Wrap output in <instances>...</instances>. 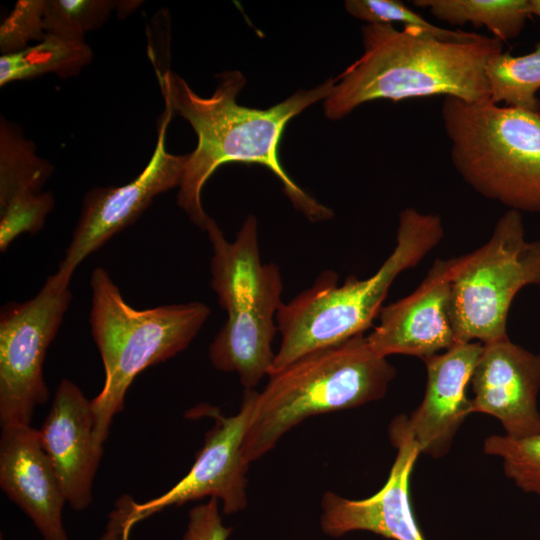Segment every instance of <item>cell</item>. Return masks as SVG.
I'll use <instances>...</instances> for the list:
<instances>
[{"label":"cell","mask_w":540,"mask_h":540,"mask_svg":"<svg viewBox=\"0 0 540 540\" xmlns=\"http://www.w3.org/2000/svg\"><path fill=\"white\" fill-rule=\"evenodd\" d=\"M165 108L186 119L198 142L188 154L179 185L177 204L198 227L205 230L210 217L202 207L201 192L215 170L229 162L264 165L281 181L285 195L310 221L333 216L327 206L300 188L283 169L278 147L288 121L315 102L326 99L335 79L300 90L268 109L241 106L237 95L246 83L238 70L217 76L218 85L210 97H201L176 73L155 68Z\"/></svg>","instance_id":"1"},{"label":"cell","mask_w":540,"mask_h":540,"mask_svg":"<svg viewBox=\"0 0 540 540\" xmlns=\"http://www.w3.org/2000/svg\"><path fill=\"white\" fill-rule=\"evenodd\" d=\"M364 52L341 75L324 100L327 118L345 117L378 99L401 101L445 95L467 102L490 99L488 60L503 52V42L480 34L472 40H441L392 24L362 27Z\"/></svg>","instance_id":"2"},{"label":"cell","mask_w":540,"mask_h":540,"mask_svg":"<svg viewBox=\"0 0 540 540\" xmlns=\"http://www.w3.org/2000/svg\"><path fill=\"white\" fill-rule=\"evenodd\" d=\"M443 235L440 215L406 208L399 214L395 247L372 276L349 275L339 285L338 275L324 270L309 288L282 303L276 315L281 342L268 376L313 350L364 333L397 276L418 265Z\"/></svg>","instance_id":"3"},{"label":"cell","mask_w":540,"mask_h":540,"mask_svg":"<svg viewBox=\"0 0 540 540\" xmlns=\"http://www.w3.org/2000/svg\"><path fill=\"white\" fill-rule=\"evenodd\" d=\"M396 370L355 335L313 350L269 376L257 395L242 453L250 464L308 417L383 398Z\"/></svg>","instance_id":"4"},{"label":"cell","mask_w":540,"mask_h":540,"mask_svg":"<svg viewBox=\"0 0 540 540\" xmlns=\"http://www.w3.org/2000/svg\"><path fill=\"white\" fill-rule=\"evenodd\" d=\"M90 327L104 366V384L91 400L96 445L103 449L113 417L144 369L185 350L210 316L203 302L138 310L122 297L109 273L97 267L90 279Z\"/></svg>","instance_id":"5"},{"label":"cell","mask_w":540,"mask_h":540,"mask_svg":"<svg viewBox=\"0 0 540 540\" xmlns=\"http://www.w3.org/2000/svg\"><path fill=\"white\" fill-rule=\"evenodd\" d=\"M205 231L212 247L211 287L227 319L209 346L212 365L235 372L244 389L269 375L275 354L276 315L283 283L274 263H262L255 216L248 215L229 242L212 218Z\"/></svg>","instance_id":"6"},{"label":"cell","mask_w":540,"mask_h":540,"mask_svg":"<svg viewBox=\"0 0 540 540\" xmlns=\"http://www.w3.org/2000/svg\"><path fill=\"white\" fill-rule=\"evenodd\" d=\"M450 158L478 194L509 210L540 213V111L446 96Z\"/></svg>","instance_id":"7"},{"label":"cell","mask_w":540,"mask_h":540,"mask_svg":"<svg viewBox=\"0 0 540 540\" xmlns=\"http://www.w3.org/2000/svg\"><path fill=\"white\" fill-rule=\"evenodd\" d=\"M449 264L456 343L487 344L508 337V313L519 291L540 286V240L528 241L522 214L508 210L485 244Z\"/></svg>","instance_id":"8"},{"label":"cell","mask_w":540,"mask_h":540,"mask_svg":"<svg viewBox=\"0 0 540 540\" xmlns=\"http://www.w3.org/2000/svg\"><path fill=\"white\" fill-rule=\"evenodd\" d=\"M257 395L254 389L244 390L239 412L231 416L209 404L188 410V418L206 416L214 421L191 469L167 492L146 502L138 503L128 495L120 497L100 540H129L140 521L168 507L205 497L220 500L224 514L243 511L248 502L246 473L250 464L242 447Z\"/></svg>","instance_id":"9"},{"label":"cell","mask_w":540,"mask_h":540,"mask_svg":"<svg viewBox=\"0 0 540 540\" xmlns=\"http://www.w3.org/2000/svg\"><path fill=\"white\" fill-rule=\"evenodd\" d=\"M69 288L49 279L31 299L8 303L0 314V425H30L49 397L43 364L71 302Z\"/></svg>","instance_id":"10"},{"label":"cell","mask_w":540,"mask_h":540,"mask_svg":"<svg viewBox=\"0 0 540 540\" xmlns=\"http://www.w3.org/2000/svg\"><path fill=\"white\" fill-rule=\"evenodd\" d=\"M172 115L165 108L153 154L135 179L122 186L95 187L85 194L65 256L57 271L48 277L54 286L69 288L73 273L85 258L134 223L157 195L179 187L188 155H173L166 149Z\"/></svg>","instance_id":"11"},{"label":"cell","mask_w":540,"mask_h":540,"mask_svg":"<svg viewBox=\"0 0 540 540\" xmlns=\"http://www.w3.org/2000/svg\"><path fill=\"white\" fill-rule=\"evenodd\" d=\"M389 439L397 453L382 488L365 499H348L325 492L321 500L320 527L329 537L368 531L391 540H427L410 501V477L420 454L406 424V415L389 425Z\"/></svg>","instance_id":"12"},{"label":"cell","mask_w":540,"mask_h":540,"mask_svg":"<svg viewBox=\"0 0 540 540\" xmlns=\"http://www.w3.org/2000/svg\"><path fill=\"white\" fill-rule=\"evenodd\" d=\"M469 384L471 414L495 417L513 438L540 433V351L508 337L483 344Z\"/></svg>","instance_id":"13"},{"label":"cell","mask_w":540,"mask_h":540,"mask_svg":"<svg viewBox=\"0 0 540 540\" xmlns=\"http://www.w3.org/2000/svg\"><path fill=\"white\" fill-rule=\"evenodd\" d=\"M450 299L449 259H437L411 294L382 307L378 325L366 336L370 348L385 358L403 354L421 359L448 350L456 344Z\"/></svg>","instance_id":"14"},{"label":"cell","mask_w":540,"mask_h":540,"mask_svg":"<svg viewBox=\"0 0 540 540\" xmlns=\"http://www.w3.org/2000/svg\"><path fill=\"white\" fill-rule=\"evenodd\" d=\"M94 427L91 400L75 383L61 380L38 434L66 501L77 512L93 501V482L103 455Z\"/></svg>","instance_id":"15"},{"label":"cell","mask_w":540,"mask_h":540,"mask_svg":"<svg viewBox=\"0 0 540 540\" xmlns=\"http://www.w3.org/2000/svg\"><path fill=\"white\" fill-rule=\"evenodd\" d=\"M0 487L32 521L42 540H69L63 524L66 498L31 425L1 427Z\"/></svg>","instance_id":"16"},{"label":"cell","mask_w":540,"mask_h":540,"mask_svg":"<svg viewBox=\"0 0 540 540\" xmlns=\"http://www.w3.org/2000/svg\"><path fill=\"white\" fill-rule=\"evenodd\" d=\"M482 346L476 341L456 343L422 359L427 371L425 394L420 405L406 416L420 453L433 458L444 456L459 427L471 414L466 391Z\"/></svg>","instance_id":"17"},{"label":"cell","mask_w":540,"mask_h":540,"mask_svg":"<svg viewBox=\"0 0 540 540\" xmlns=\"http://www.w3.org/2000/svg\"><path fill=\"white\" fill-rule=\"evenodd\" d=\"M93 58L85 39L47 34L36 45L0 57V86L48 73L60 78L77 76Z\"/></svg>","instance_id":"18"},{"label":"cell","mask_w":540,"mask_h":540,"mask_svg":"<svg viewBox=\"0 0 540 540\" xmlns=\"http://www.w3.org/2000/svg\"><path fill=\"white\" fill-rule=\"evenodd\" d=\"M52 173V164L37 155L20 127L1 117L0 208L16 198L42 193Z\"/></svg>","instance_id":"19"},{"label":"cell","mask_w":540,"mask_h":540,"mask_svg":"<svg viewBox=\"0 0 540 540\" xmlns=\"http://www.w3.org/2000/svg\"><path fill=\"white\" fill-rule=\"evenodd\" d=\"M413 4L451 25H484L502 42L519 37L531 15L529 0H416Z\"/></svg>","instance_id":"20"},{"label":"cell","mask_w":540,"mask_h":540,"mask_svg":"<svg viewBox=\"0 0 540 540\" xmlns=\"http://www.w3.org/2000/svg\"><path fill=\"white\" fill-rule=\"evenodd\" d=\"M490 100L505 106L540 111L536 93L540 89V44L534 51L513 56L501 52L492 56L485 67Z\"/></svg>","instance_id":"21"},{"label":"cell","mask_w":540,"mask_h":540,"mask_svg":"<svg viewBox=\"0 0 540 540\" xmlns=\"http://www.w3.org/2000/svg\"><path fill=\"white\" fill-rule=\"evenodd\" d=\"M483 449L485 454L502 460L505 475L518 488L540 496V433L522 438L491 435Z\"/></svg>","instance_id":"22"},{"label":"cell","mask_w":540,"mask_h":540,"mask_svg":"<svg viewBox=\"0 0 540 540\" xmlns=\"http://www.w3.org/2000/svg\"><path fill=\"white\" fill-rule=\"evenodd\" d=\"M118 6L111 0H45L44 26L47 34L84 39L101 27Z\"/></svg>","instance_id":"23"},{"label":"cell","mask_w":540,"mask_h":540,"mask_svg":"<svg viewBox=\"0 0 540 540\" xmlns=\"http://www.w3.org/2000/svg\"><path fill=\"white\" fill-rule=\"evenodd\" d=\"M347 12L368 24L402 23L404 28L424 32L441 40L466 41L479 37L474 32L440 28L421 17L401 1L396 0H347Z\"/></svg>","instance_id":"24"},{"label":"cell","mask_w":540,"mask_h":540,"mask_svg":"<svg viewBox=\"0 0 540 540\" xmlns=\"http://www.w3.org/2000/svg\"><path fill=\"white\" fill-rule=\"evenodd\" d=\"M53 208L49 191L16 198L0 208V251L5 252L20 234L40 231Z\"/></svg>","instance_id":"25"},{"label":"cell","mask_w":540,"mask_h":540,"mask_svg":"<svg viewBox=\"0 0 540 540\" xmlns=\"http://www.w3.org/2000/svg\"><path fill=\"white\" fill-rule=\"evenodd\" d=\"M45 0H18L0 26L2 55L29 47L31 41H43L47 33L44 26Z\"/></svg>","instance_id":"26"},{"label":"cell","mask_w":540,"mask_h":540,"mask_svg":"<svg viewBox=\"0 0 540 540\" xmlns=\"http://www.w3.org/2000/svg\"><path fill=\"white\" fill-rule=\"evenodd\" d=\"M232 530L223 524L218 499L209 498L189 511L182 540H228Z\"/></svg>","instance_id":"27"},{"label":"cell","mask_w":540,"mask_h":540,"mask_svg":"<svg viewBox=\"0 0 540 540\" xmlns=\"http://www.w3.org/2000/svg\"><path fill=\"white\" fill-rule=\"evenodd\" d=\"M529 10L531 15L540 18V0H529Z\"/></svg>","instance_id":"28"},{"label":"cell","mask_w":540,"mask_h":540,"mask_svg":"<svg viewBox=\"0 0 540 540\" xmlns=\"http://www.w3.org/2000/svg\"><path fill=\"white\" fill-rule=\"evenodd\" d=\"M0 540H3V538L1 537Z\"/></svg>","instance_id":"29"}]
</instances>
